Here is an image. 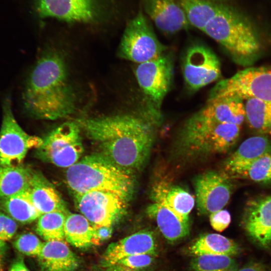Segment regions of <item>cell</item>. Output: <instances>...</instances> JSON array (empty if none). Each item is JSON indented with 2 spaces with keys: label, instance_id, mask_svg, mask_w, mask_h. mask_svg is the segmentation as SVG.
I'll use <instances>...</instances> for the list:
<instances>
[{
  "label": "cell",
  "instance_id": "9a60e30c",
  "mask_svg": "<svg viewBox=\"0 0 271 271\" xmlns=\"http://www.w3.org/2000/svg\"><path fill=\"white\" fill-rule=\"evenodd\" d=\"M242 223L248 235L263 246L271 243V195L251 198L243 209Z\"/></svg>",
  "mask_w": 271,
  "mask_h": 271
},
{
  "label": "cell",
  "instance_id": "f35d334b",
  "mask_svg": "<svg viewBox=\"0 0 271 271\" xmlns=\"http://www.w3.org/2000/svg\"><path fill=\"white\" fill-rule=\"evenodd\" d=\"M236 271H267L264 267L257 263H250Z\"/></svg>",
  "mask_w": 271,
  "mask_h": 271
},
{
  "label": "cell",
  "instance_id": "1f68e13d",
  "mask_svg": "<svg viewBox=\"0 0 271 271\" xmlns=\"http://www.w3.org/2000/svg\"><path fill=\"white\" fill-rule=\"evenodd\" d=\"M239 178L247 179L260 184L271 185V152L252 162Z\"/></svg>",
  "mask_w": 271,
  "mask_h": 271
},
{
  "label": "cell",
  "instance_id": "83f0119b",
  "mask_svg": "<svg viewBox=\"0 0 271 271\" xmlns=\"http://www.w3.org/2000/svg\"><path fill=\"white\" fill-rule=\"evenodd\" d=\"M245 119L251 128L271 136V102L251 98L246 100Z\"/></svg>",
  "mask_w": 271,
  "mask_h": 271
},
{
  "label": "cell",
  "instance_id": "ab89813d",
  "mask_svg": "<svg viewBox=\"0 0 271 271\" xmlns=\"http://www.w3.org/2000/svg\"><path fill=\"white\" fill-rule=\"evenodd\" d=\"M6 251V242L0 241V266H2V262Z\"/></svg>",
  "mask_w": 271,
  "mask_h": 271
},
{
  "label": "cell",
  "instance_id": "603a6c76",
  "mask_svg": "<svg viewBox=\"0 0 271 271\" xmlns=\"http://www.w3.org/2000/svg\"><path fill=\"white\" fill-rule=\"evenodd\" d=\"M33 172L20 165L0 166V200L28 190Z\"/></svg>",
  "mask_w": 271,
  "mask_h": 271
},
{
  "label": "cell",
  "instance_id": "4316f807",
  "mask_svg": "<svg viewBox=\"0 0 271 271\" xmlns=\"http://www.w3.org/2000/svg\"><path fill=\"white\" fill-rule=\"evenodd\" d=\"M176 214L183 219L189 220V215L195 202L193 196L179 186L158 187L155 192Z\"/></svg>",
  "mask_w": 271,
  "mask_h": 271
},
{
  "label": "cell",
  "instance_id": "7c38bea8",
  "mask_svg": "<svg viewBox=\"0 0 271 271\" xmlns=\"http://www.w3.org/2000/svg\"><path fill=\"white\" fill-rule=\"evenodd\" d=\"M182 71L186 86L190 90L195 91L220 78L221 65L218 57L210 48L196 43L185 51Z\"/></svg>",
  "mask_w": 271,
  "mask_h": 271
},
{
  "label": "cell",
  "instance_id": "ac0fdd59",
  "mask_svg": "<svg viewBox=\"0 0 271 271\" xmlns=\"http://www.w3.org/2000/svg\"><path fill=\"white\" fill-rule=\"evenodd\" d=\"M271 152V142L265 136H257L245 140L223 164L224 174L229 178H239L254 160Z\"/></svg>",
  "mask_w": 271,
  "mask_h": 271
},
{
  "label": "cell",
  "instance_id": "5b68a950",
  "mask_svg": "<svg viewBox=\"0 0 271 271\" xmlns=\"http://www.w3.org/2000/svg\"><path fill=\"white\" fill-rule=\"evenodd\" d=\"M66 179L74 196L103 191L115 193L128 201L134 190L133 174L99 153L86 156L68 168Z\"/></svg>",
  "mask_w": 271,
  "mask_h": 271
},
{
  "label": "cell",
  "instance_id": "8d00e7d4",
  "mask_svg": "<svg viewBox=\"0 0 271 271\" xmlns=\"http://www.w3.org/2000/svg\"><path fill=\"white\" fill-rule=\"evenodd\" d=\"M112 232V226H93V234L91 239V244L95 245L101 244L110 238Z\"/></svg>",
  "mask_w": 271,
  "mask_h": 271
},
{
  "label": "cell",
  "instance_id": "d6a6232c",
  "mask_svg": "<svg viewBox=\"0 0 271 271\" xmlns=\"http://www.w3.org/2000/svg\"><path fill=\"white\" fill-rule=\"evenodd\" d=\"M154 256L150 254L128 256L106 269L109 271H144L152 264Z\"/></svg>",
  "mask_w": 271,
  "mask_h": 271
},
{
  "label": "cell",
  "instance_id": "74e56055",
  "mask_svg": "<svg viewBox=\"0 0 271 271\" xmlns=\"http://www.w3.org/2000/svg\"><path fill=\"white\" fill-rule=\"evenodd\" d=\"M9 271H30L22 258L16 259L12 264Z\"/></svg>",
  "mask_w": 271,
  "mask_h": 271
},
{
  "label": "cell",
  "instance_id": "d6986e66",
  "mask_svg": "<svg viewBox=\"0 0 271 271\" xmlns=\"http://www.w3.org/2000/svg\"><path fill=\"white\" fill-rule=\"evenodd\" d=\"M154 195L153 202L147 208V214L156 221L163 236L171 241L186 236L189 231V220L173 211L159 195Z\"/></svg>",
  "mask_w": 271,
  "mask_h": 271
},
{
  "label": "cell",
  "instance_id": "5bb4252c",
  "mask_svg": "<svg viewBox=\"0 0 271 271\" xmlns=\"http://www.w3.org/2000/svg\"><path fill=\"white\" fill-rule=\"evenodd\" d=\"M230 179L223 172L215 171H206L195 178V200L200 213L210 215L227 205L232 192Z\"/></svg>",
  "mask_w": 271,
  "mask_h": 271
},
{
  "label": "cell",
  "instance_id": "e0dca14e",
  "mask_svg": "<svg viewBox=\"0 0 271 271\" xmlns=\"http://www.w3.org/2000/svg\"><path fill=\"white\" fill-rule=\"evenodd\" d=\"M156 250L153 233L142 230L110 244L103 255L101 264L108 268L128 256L139 254L156 255Z\"/></svg>",
  "mask_w": 271,
  "mask_h": 271
},
{
  "label": "cell",
  "instance_id": "9c48e42d",
  "mask_svg": "<svg viewBox=\"0 0 271 271\" xmlns=\"http://www.w3.org/2000/svg\"><path fill=\"white\" fill-rule=\"evenodd\" d=\"M3 118L0 129V166L19 165L29 149L38 148L43 139L26 133L13 112L12 100L8 95L2 102Z\"/></svg>",
  "mask_w": 271,
  "mask_h": 271
},
{
  "label": "cell",
  "instance_id": "b9f144b4",
  "mask_svg": "<svg viewBox=\"0 0 271 271\" xmlns=\"http://www.w3.org/2000/svg\"><path fill=\"white\" fill-rule=\"evenodd\" d=\"M104 271H109V270H107V269H105V270H104Z\"/></svg>",
  "mask_w": 271,
  "mask_h": 271
},
{
  "label": "cell",
  "instance_id": "277c9868",
  "mask_svg": "<svg viewBox=\"0 0 271 271\" xmlns=\"http://www.w3.org/2000/svg\"><path fill=\"white\" fill-rule=\"evenodd\" d=\"M241 126L219 122L201 110L188 118L176 142L178 154L185 159H196L228 151L237 142Z\"/></svg>",
  "mask_w": 271,
  "mask_h": 271
},
{
  "label": "cell",
  "instance_id": "484cf974",
  "mask_svg": "<svg viewBox=\"0 0 271 271\" xmlns=\"http://www.w3.org/2000/svg\"><path fill=\"white\" fill-rule=\"evenodd\" d=\"M65 237L72 245L80 248L91 245L93 226L83 215L68 212L64 225Z\"/></svg>",
  "mask_w": 271,
  "mask_h": 271
},
{
  "label": "cell",
  "instance_id": "cb8c5ba5",
  "mask_svg": "<svg viewBox=\"0 0 271 271\" xmlns=\"http://www.w3.org/2000/svg\"><path fill=\"white\" fill-rule=\"evenodd\" d=\"M0 208L21 223H31L42 215L34 205L28 190L0 200Z\"/></svg>",
  "mask_w": 271,
  "mask_h": 271
},
{
  "label": "cell",
  "instance_id": "4dcf8cb0",
  "mask_svg": "<svg viewBox=\"0 0 271 271\" xmlns=\"http://www.w3.org/2000/svg\"><path fill=\"white\" fill-rule=\"evenodd\" d=\"M237 265L231 256L205 254L195 256L191 271H236Z\"/></svg>",
  "mask_w": 271,
  "mask_h": 271
},
{
  "label": "cell",
  "instance_id": "2e32d148",
  "mask_svg": "<svg viewBox=\"0 0 271 271\" xmlns=\"http://www.w3.org/2000/svg\"><path fill=\"white\" fill-rule=\"evenodd\" d=\"M145 12L162 32L173 34L188 28L190 24L177 0H143Z\"/></svg>",
  "mask_w": 271,
  "mask_h": 271
},
{
  "label": "cell",
  "instance_id": "6da1fadb",
  "mask_svg": "<svg viewBox=\"0 0 271 271\" xmlns=\"http://www.w3.org/2000/svg\"><path fill=\"white\" fill-rule=\"evenodd\" d=\"M119 114L78 119L98 153L133 174L146 164L154 144L159 116Z\"/></svg>",
  "mask_w": 271,
  "mask_h": 271
},
{
  "label": "cell",
  "instance_id": "ffe728a7",
  "mask_svg": "<svg viewBox=\"0 0 271 271\" xmlns=\"http://www.w3.org/2000/svg\"><path fill=\"white\" fill-rule=\"evenodd\" d=\"M37 257L42 271H77L79 265L77 257L62 241L44 242Z\"/></svg>",
  "mask_w": 271,
  "mask_h": 271
},
{
  "label": "cell",
  "instance_id": "8992f818",
  "mask_svg": "<svg viewBox=\"0 0 271 271\" xmlns=\"http://www.w3.org/2000/svg\"><path fill=\"white\" fill-rule=\"evenodd\" d=\"M225 96L271 102V68L247 67L212 88L208 100Z\"/></svg>",
  "mask_w": 271,
  "mask_h": 271
},
{
  "label": "cell",
  "instance_id": "7402d4cb",
  "mask_svg": "<svg viewBox=\"0 0 271 271\" xmlns=\"http://www.w3.org/2000/svg\"><path fill=\"white\" fill-rule=\"evenodd\" d=\"M201 110L221 123L241 125L245 119L244 100L234 97L225 96L209 100Z\"/></svg>",
  "mask_w": 271,
  "mask_h": 271
},
{
  "label": "cell",
  "instance_id": "44dd1931",
  "mask_svg": "<svg viewBox=\"0 0 271 271\" xmlns=\"http://www.w3.org/2000/svg\"><path fill=\"white\" fill-rule=\"evenodd\" d=\"M28 191L34 205L41 214L56 211L66 214L69 212L58 191L38 172L34 171Z\"/></svg>",
  "mask_w": 271,
  "mask_h": 271
},
{
  "label": "cell",
  "instance_id": "4fadbf2b",
  "mask_svg": "<svg viewBox=\"0 0 271 271\" xmlns=\"http://www.w3.org/2000/svg\"><path fill=\"white\" fill-rule=\"evenodd\" d=\"M74 197L77 208L93 226H112L123 214L128 202L115 193L103 191Z\"/></svg>",
  "mask_w": 271,
  "mask_h": 271
},
{
  "label": "cell",
  "instance_id": "d590c367",
  "mask_svg": "<svg viewBox=\"0 0 271 271\" xmlns=\"http://www.w3.org/2000/svg\"><path fill=\"white\" fill-rule=\"evenodd\" d=\"M209 220L212 227L214 230L221 232L230 224L231 215L227 210L221 209L210 214Z\"/></svg>",
  "mask_w": 271,
  "mask_h": 271
},
{
  "label": "cell",
  "instance_id": "52a82bcc",
  "mask_svg": "<svg viewBox=\"0 0 271 271\" xmlns=\"http://www.w3.org/2000/svg\"><path fill=\"white\" fill-rule=\"evenodd\" d=\"M81 129L76 121L65 122L43 139L36 155L55 165L69 168L79 160L84 152Z\"/></svg>",
  "mask_w": 271,
  "mask_h": 271
},
{
  "label": "cell",
  "instance_id": "7a4b0ae2",
  "mask_svg": "<svg viewBox=\"0 0 271 271\" xmlns=\"http://www.w3.org/2000/svg\"><path fill=\"white\" fill-rule=\"evenodd\" d=\"M23 109L37 119L56 120L73 114L76 96L62 55L51 50L38 60L22 94Z\"/></svg>",
  "mask_w": 271,
  "mask_h": 271
},
{
  "label": "cell",
  "instance_id": "836d02e7",
  "mask_svg": "<svg viewBox=\"0 0 271 271\" xmlns=\"http://www.w3.org/2000/svg\"><path fill=\"white\" fill-rule=\"evenodd\" d=\"M43 244L44 242L32 233L22 234L14 242L15 248L21 253L37 257L40 253Z\"/></svg>",
  "mask_w": 271,
  "mask_h": 271
},
{
  "label": "cell",
  "instance_id": "f546056e",
  "mask_svg": "<svg viewBox=\"0 0 271 271\" xmlns=\"http://www.w3.org/2000/svg\"><path fill=\"white\" fill-rule=\"evenodd\" d=\"M66 214L56 211L42 214L36 226L37 233L46 241L65 239L64 225Z\"/></svg>",
  "mask_w": 271,
  "mask_h": 271
},
{
  "label": "cell",
  "instance_id": "d4e9b609",
  "mask_svg": "<svg viewBox=\"0 0 271 271\" xmlns=\"http://www.w3.org/2000/svg\"><path fill=\"white\" fill-rule=\"evenodd\" d=\"M239 247L232 240L217 233H207L200 236L190 246L195 256L209 254L231 256L238 253Z\"/></svg>",
  "mask_w": 271,
  "mask_h": 271
},
{
  "label": "cell",
  "instance_id": "e575fe53",
  "mask_svg": "<svg viewBox=\"0 0 271 271\" xmlns=\"http://www.w3.org/2000/svg\"><path fill=\"white\" fill-rule=\"evenodd\" d=\"M17 221L5 213L0 211V241L6 242L17 232Z\"/></svg>",
  "mask_w": 271,
  "mask_h": 271
},
{
  "label": "cell",
  "instance_id": "f1b7e54d",
  "mask_svg": "<svg viewBox=\"0 0 271 271\" xmlns=\"http://www.w3.org/2000/svg\"><path fill=\"white\" fill-rule=\"evenodd\" d=\"M185 12L190 25L203 31L213 16L217 4L208 0H177Z\"/></svg>",
  "mask_w": 271,
  "mask_h": 271
},
{
  "label": "cell",
  "instance_id": "8fae6325",
  "mask_svg": "<svg viewBox=\"0 0 271 271\" xmlns=\"http://www.w3.org/2000/svg\"><path fill=\"white\" fill-rule=\"evenodd\" d=\"M34 10L42 19L70 23H92L104 13L103 0H34Z\"/></svg>",
  "mask_w": 271,
  "mask_h": 271
},
{
  "label": "cell",
  "instance_id": "ba28073f",
  "mask_svg": "<svg viewBox=\"0 0 271 271\" xmlns=\"http://www.w3.org/2000/svg\"><path fill=\"white\" fill-rule=\"evenodd\" d=\"M141 12L127 24L118 47V56L138 64L155 59L166 51Z\"/></svg>",
  "mask_w": 271,
  "mask_h": 271
},
{
  "label": "cell",
  "instance_id": "3957f363",
  "mask_svg": "<svg viewBox=\"0 0 271 271\" xmlns=\"http://www.w3.org/2000/svg\"><path fill=\"white\" fill-rule=\"evenodd\" d=\"M203 32L222 45L239 65L250 66L261 54L262 45L253 26L226 6L217 4Z\"/></svg>",
  "mask_w": 271,
  "mask_h": 271
},
{
  "label": "cell",
  "instance_id": "60d3db41",
  "mask_svg": "<svg viewBox=\"0 0 271 271\" xmlns=\"http://www.w3.org/2000/svg\"><path fill=\"white\" fill-rule=\"evenodd\" d=\"M0 271H3L2 266H0Z\"/></svg>",
  "mask_w": 271,
  "mask_h": 271
},
{
  "label": "cell",
  "instance_id": "30bf717a",
  "mask_svg": "<svg viewBox=\"0 0 271 271\" xmlns=\"http://www.w3.org/2000/svg\"><path fill=\"white\" fill-rule=\"evenodd\" d=\"M134 72L151 109L159 113L173 83L174 63L171 54L164 52L155 59L138 64Z\"/></svg>",
  "mask_w": 271,
  "mask_h": 271
}]
</instances>
